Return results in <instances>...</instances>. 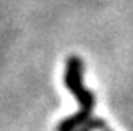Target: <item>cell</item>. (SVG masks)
<instances>
[{
  "mask_svg": "<svg viewBox=\"0 0 133 131\" xmlns=\"http://www.w3.org/2000/svg\"><path fill=\"white\" fill-rule=\"evenodd\" d=\"M94 128H107V126H105L101 121H98V122H89V124L85 126V129H94Z\"/></svg>",
  "mask_w": 133,
  "mask_h": 131,
  "instance_id": "cell-2",
  "label": "cell"
},
{
  "mask_svg": "<svg viewBox=\"0 0 133 131\" xmlns=\"http://www.w3.org/2000/svg\"><path fill=\"white\" fill-rule=\"evenodd\" d=\"M64 83L68 87V91L75 96V99L78 101L80 108L78 112L71 113L69 117H66L62 122H59L57 129L59 131H71L83 126L85 122L91 119L94 106H96V96L89 89H85L83 85V62L80 57H69L66 64V74H64Z\"/></svg>",
  "mask_w": 133,
  "mask_h": 131,
  "instance_id": "cell-1",
  "label": "cell"
}]
</instances>
